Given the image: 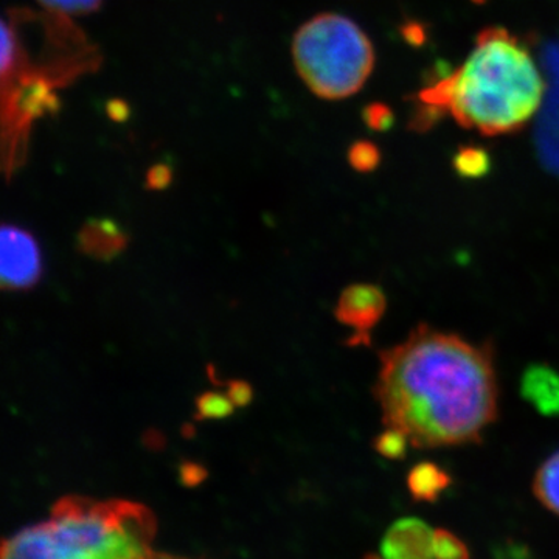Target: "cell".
<instances>
[{
  "label": "cell",
  "mask_w": 559,
  "mask_h": 559,
  "mask_svg": "<svg viewBox=\"0 0 559 559\" xmlns=\"http://www.w3.org/2000/svg\"><path fill=\"white\" fill-rule=\"evenodd\" d=\"M374 399L385 428L418 450L477 443L496 421L499 385L489 345L419 325L380 356Z\"/></svg>",
  "instance_id": "1"
},
{
  "label": "cell",
  "mask_w": 559,
  "mask_h": 559,
  "mask_svg": "<svg viewBox=\"0 0 559 559\" xmlns=\"http://www.w3.org/2000/svg\"><path fill=\"white\" fill-rule=\"evenodd\" d=\"M546 83L532 51L507 28H485L454 72L419 94L425 128L441 114L484 135L511 134L535 117Z\"/></svg>",
  "instance_id": "2"
},
{
  "label": "cell",
  "mask_w": 559,
  "mask_h": 559,
  "mask_svg": "<svg viewBox=\"0 0 559 559\" xmlns=\"http://www.w3.org/2000/svg\"><path fill=\"white\" fill-rule=\"evenodd\" d=\"M156 527L140 503L68 496L50 521L21 530L7 550L10 559H150Z\"/></svg>",
  "instance_id": "3"
},
{
  "label": "cell",
  "mask_w": 559,
  "mask_h": 559,
  "mask_svg": "<svg viewBox=\"0 0 559 559\" xmlns=\"http://www.w3.org/2000/svg\"><path fill=\"white\" fill-rule=\"evenodd\" d=\"M293 60L312 94L323 100H344L370 79L374 49L355 21L322 13L305 22L294 35Z\"/></svg>",
  "instance_id": "4"
},
{
  "label": "cell",
  "mask_w": 559,
  "mask_h": 559,
  "mask_svg": "<svg viewBox=\"0 0 559 559\" xmlns=\"http://www.w3.org/2000/svg\"><path fill=\"white\" fill-rule=\"evenodd\" d=\"M0 275L3 289H28L39 282L43 259L31 231L3 224L0 234Z\"/></svg>",
  "instance_id": "5"
},
{
  "label": "cell",
  "mask_w": 559,
  "mask_h": 559,
  "mask_svg": "<svg viewBox=\"0 0 559 559\" xmlns=\"http://www.w3.org/2000/svg\"><path fill=\"white\" fill-rule=\"evenodd\" d=\"M388 311L384 289L371 283H356L342 290L336 305V319L353 330L348 345H370L371 331Z\"/></svg>",
  "instance_id": "6"
},
{
  "label": "cell",
  "mask_w": 559,
  "mask_h": 559,
  "mask_svg": "<svg viewBox=\"0 0 559 559\" xmlns=\"http://www.w3.org/2000/svg\"><path fill=\"white\" fill-rule=\"evenodd\" d=\"M382 559H436V530L418 518L390 525L381 540Z\"/></svg>",
  "instance_id": "7"
},
{
  "label": "cell",
  "mask_w": 559,
  "mask_h": 559,
  "mask_svg": "<svg viewBox=\"0 0 559 559\" xmlns=\"http://www.w3.org/2000/svg\"><path fill=\"white\" fill-rule=\"evenodd\" d=\"M128 245V235L117 221L92 218L81 227L76 237V248L92 259L110 261L123 252Z\"/></svg>",
  "instance_id": "8"
},
{
  "label": "cell",
  "mask_w": 559,
  "mask_h": 559,
  "mask_svg": "<svg viewBox=\"0 0 559 559\" xmlns=\"http://www.w3.org/2000/svg\"><path fill=\"white\" fill-rule=\"evenodd\" d=\"M522 399L546 417L559 415V371L547 364H532L521 378Z\"/></svg>",
  "instance_id": "9"
},
{
  "label": "cell",
  "mask_w": 559,
  "mask_h": 559,
  "mask_svg": "<svg viewBox=\"0 0 559 559\" xmlns=\"http://www.w3.org/2000/svg\"><path fill=\"white\" fill-rule=\"evenodd\" d=\"M450 484V474L430 462L419 463L407 477L412 496L418 500H436Z\"/></svg>",
  "instance_id": "10"
},
{
  "label": "cell",
  "mask_w": 559,
  "mask_h": 559,
  "mask_svg": "<svg viewBox=\"0 0 559 559\" xmlns=\"http://www.w3.org/2000/svg\"><path fill=\"white\" fill-rule=\"evenodd\" d=\"M533 491L546 509L559 516V451L539 466Z\"/></svg>",
  "instance_id": "11"
},
{
  "label": "cell",
  "mask_w": 559,
  "mask_h": 559,
  "mask_svg": "<svg viewBox=\"0 0 559 559\" xmlns=\"http://www.w3.org/2000/svg\"><path fill=\"white\" fill-rule=\"evenodd\" d=\"M460 178L480 179L491 170L489 154L480 146H462L452 160Z\"/></svg>",
  "instance_id": "12"
},
{
  "label": "cell",
  "mask_w": 559,
  "mask_h": 559,
  "mask_svg": "<svg viewBox=\"0 0 559 559\" xmlns=\"http://www.w3.org/2000/svg\"><path fill=\"white\" fill-rule=\"evenodd\" d=\"M235 412L234 403L229 396L218 392H204L197 399V421H205V419H224L229 418Z\"/></svg>",
  "instance_id": "13"
},
{
  "label": "cell",
  "mask_w": 559,
  "mask_h": 559,
  "mask_svg": "<svg viewBox=\"0 0 559 559\" xmlns=\"http://www.w3.org/2000/svg\"><path fill=\"white\" fill-rule=\"evenodd\" d=\"M374 450L380 452L382 457L401 460L406 455L411 441L406 433L395 428H385L384 432L374 440Z\"/></svg>",
  "instance_id": "14"
},
{
  "label": "cell",
  "mask_w": 559,
  "mask_h": 559,
  "mask_svg": "<svg viewBox=\"0 0 559 559\" xmlns=\"http://www.w3.org/2000/svg\"><path fill=\"white\" fill-rule=\"evenodd\" d=\"M348 162L356 171L371 173L380 165V150L370 142H356L348 150Z\"/></svg>",
  "instance_id": "15"
},
{
  "label": "cell",
  "mask_w": 559,
  "mask_h": 559,
  "mask_svg": "<svg viewBox=\"0 0 559 559\" xmlns=\"http://www.w3.org/2000/svg\"><path fill=\"white\" fill-rule=\"evenodd\" d=\"M50 13L61 16H83L100 10L103 0H38Z\"/></svg>",
  "instance_id": "16"
},
{
  "label": "cell",
  "mask_w": 559,
  "mask_h": 559,
  "mask_svg": "<svg viewBox=\"0 0 559 559\" xmlns=\"http://www.w3.org/2000/svg\"><path fill=\"white\" fill-rule=\"evenodd\" d=\"M436 559H471L465 544L448 530H436Z\"/></svg>",
  "instance_id": "17"
},
{
  "label": "cell",
  "mask_w": 559,
  "mask_h": 559,
  "mask_svg": "<svg viewBox=\"0 0 559 559\" xmlns=\"http://www.w3.org/2000/svg\"><path fill=\"white\" fill-rule=\"evenodd\" d=\"M227 396L235 407H248L253 400V389L248 381L230 380L226 382Z\"/></svg>",
  "instance_id": "18"
},
{
  "label": "cell",
  "mask_w": 559,
  "mask_h": 559,
  "mask_svg": "<svg viewBox=\"0 0 559 559\" xmlns=\"http://www.w3.org/2000/svg\"><path fill=\"white\" fill-rule=\"evenodd\" d=\"M173 182V170L170 165L156 164L150 168L146 175V189L160 191L168 189Z\"/></svg>",
  "instance_id": "19"
},
{
  "label": "cell",
  "mask_w": 559,
  "mask_h": 559,
  "mask_svg": "<svg viewBox=\"0 0 559 559\" xmlns=\"http://www.w3.org/2000/svg\"><path fill=\"white\" fill-rule=\"evenodd\" d=\"M179 476L183 487H198L207 479L209 473L200 463L183 462L179 468Z\"/></svg>",
  "instance_id": "20"
},
{
  "label": "cell",
  "mask_w": 559,
  "mask_h": 559,
  "mask_svg": "<svg viewBox=\"0 0 559 559\" xmlns=\"http://www.w3.org/2000/svg\"><path fill=\"white\" fill-rule=\"evenodd\" d=\"M106 112H108L109 119L117 121V123H123L130 117V106L127 102L112 100L106 106Z\"/></svg>",
  "instance_id": "21"
},
{
  "label": "cell",
  "mask_w": 559,
  "mask_h": 559,
  "mask_svg": "<svg viewBox=\"0 0 559 559\" xmlns=\"http://www.w3.org/2000/svg\"><path fill=\"white\" fill-rule=\"evenodd\" d=\"M367 123H369L373 130H385L390 123L389 114H385L384 109L371 108V110L367 112Z\"/></svg>",
  "instance_id": "22"
},
{
  "label": "cell",
  "mask_w": 559,
  "mask_h": 559,
  "mask_svg": "<svg viewBox=\"0 0 559 559\" xmlns=\"http://www.w3.org/2000/svg\"><path fill=\"white\" fill-rule=\"evenodd\" d=\"M150 559H193V558L178 557V555L159 554V551H153V554H151Z\"/></svg>",
  "instance_id": "23"
}]
</instances>
